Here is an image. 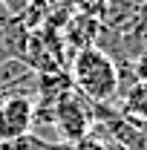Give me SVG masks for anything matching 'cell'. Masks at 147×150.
Listing matches in <instances>:
<instances>
[{"instance_id": "3", "label": "cell", "mask_w": 147, "mask_h": 150, "mask_svg": "<svg viewBox=\"0 0 147 150\" xmlns=\"http://www.w3.org/2000/svg\"><path fill=\"white\" fill-rule=\"evenodd\" d=\"M35 127V101L9 95L6 104L0 107V142L29 136Z\"/></svg>"}, {"instance_id": "4", "label": "cell", "mask_w": 147, "mask_h": 150, "mask_svg": "<svg viewBox=\"0 0 147 150\" xmlns=\"http://www.w3.org/2000/svg\"><path fill=\"white\" fill-rule=\"evenodd\" d=\"M144 12V0H104L98 23L107 32H130Z\"/></svg>"}, {"instance_id": "1", "label": "cell", "mask_w": 147, "mask_h": 150, "mask_svg": "<svg viewBox=\"0 0 147 150\" xmlns=\"http://www.w3.org/2000/svg\"><path fill=\"white\" fill-rule=\"evenodd\" d=\"M66 75L75 93H81L92 104H110L118 90V67L107 52H101L98 46L81 49L69 55Z\"/></svg>"}, {"instance_id": "9", "label": "cell", "mask_w": 147, "mask_h": 150, "mask_svg": "<svg viewBox=\"0 0 147 150\" xmlns=\"http://www.w3.org/2000/svg\"><path fill=\"white\" fill-rule=\"evenodd\" d=\"M32 6V0H0V9L9 15V18H23V12Z\"/></svg>"}, {"instance_id": "7", "label": "cell", "mask_w": 147, "mask_h": 150, "mask_svg": "<svg viewBox=\"0 0 147 150\" xmlns=\"http://www.w3.org/2000/svg\"><path fill=\"white\" fill-rule=\"evenodd\" d=\"M43 139L37 136V133H29V136H20V139H6V142H0V150H37Z\"/></svg>"}, {"instance_id": "8", "label": "cell", "mask_w": 147, "mask_h": 150, "mask_svg": "<svg viewBox=\"0 0 147 150\" xmlns=\"http://www.w3.org/2000/svg\"><path fill=\"white\" fill-rule=\"evenodd\" d=\"M72 150H110V142H107L101 133L90 130L84 139H78V142L72 144Z\"/></svg>"}, {"instance_id": "5", "label": "cell", "mask_w": 147, "mask_h": 150, "mask_svg": "<svg viewBox=\"0 0 147 150\" xmlns=\"http://www.w3.org/2000/svg\"><path fill=\"white\" fill-rule=\"evenodd\" d=\"M29 35L32 32L26 29V23L20 18L3 23L0 26V64L3 61H12V58L23 61L26 58V49H29Z\"/></svg>"}, {"instance_id": "12", "label": "cell", "mask_w": 147, "mask_h": 150, "mask_svg": "<svg viewBox=\"0 0 147 150\" xmlns=\"http://www.w3.org/2000/svg\"><path fill=\"white\" fill-rule=\"evenodd\" d=\"M3 104H6V93L0 90V107H3Z\"/></svg>"}, {"instance_id": "2", "label": "cell", "mask_w": 147, "mask_h": 150, "mask_svg": "<svg viewBox=\"0 0 147 150\" xmlns=\"http://www.w3.org/2000/svg\"><path fill=\"white\" fill-rule=\"evenodd\" d=\"M92 121H95V104L87 101L81 93L69 90L55 101V136L61 142L75 144L90 133Z\"/></svg>"}, {"instance_id": "13", "label": "cell", "mask_w": 147, "mask_h": 150, "mask_svg": "<svg viewBox=\"0 0 147 150\" xmlns=\"http://www.w3.org/2000/svg\"><path fill=\"white\" fill-rule=\"evenodd\" d=\"M144 3H147V0H144Z\"/></svg>"}, {"instance_id": "6", "label": "cell", "mask_w": 147, "mask_h": 150, "mask_svg": "<svg viewBox=\"0 0 147 150\" xmlns=\"http://www.w3.org/2000/svg\"><path fill=\"white\" fill-rule=\"evenodd\" d=\"M124 104H121V112L133 118V121H147V84H136V87H130V93L121 98Z\"/></svg>"}, {"instance_id": "11", "label": "cell", "mask_w": 147, "mask_h": 150, "mask_svg": "<svg viewBox=\"0 0 147 150\" xmlns=\"http://www.w3.org/2000/svg\"><path fill=\"white\" fill-rule=\"evenodd\" d=\"M37 150H72V144H66V142H61V139H43L40 144H37Z\"/></svg>"}, {"instance_id": "10", "label": "cell", "mask_w": 147, "mask_h": 150, "mask_svg": "<svg viewBox=\"0 0 147 150\" xmlns=\"http://www.w3.org/2000/svg\"><path fill=\"white\" fill-rule=\"evenodd\" d=\"M133 75H136V81L147 84V52H141V55L133 61Z\"/></svg>"}]
</instances>
